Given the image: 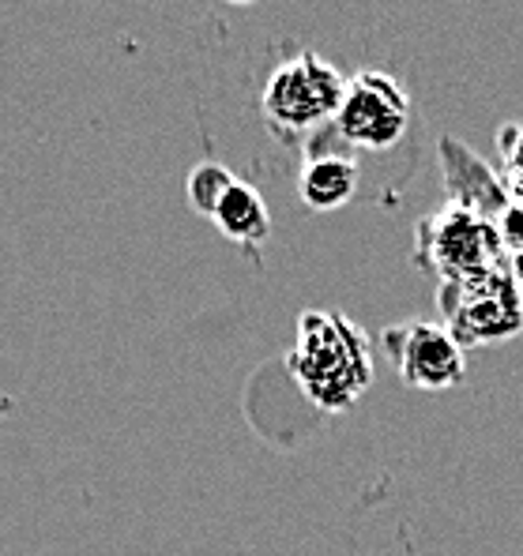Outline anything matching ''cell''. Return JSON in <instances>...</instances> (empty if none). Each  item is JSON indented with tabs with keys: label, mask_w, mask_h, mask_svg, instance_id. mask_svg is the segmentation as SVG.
<instances>
[{
	"label": "cell",
	"mask_w": 523,
	"mask_h": 556,
	"mask_svg": "<svg viewBox=\"0 0 523 556\" xmlns=\"http://www.w3.org/2000/svg\"><path fill=\"white\" fill-rule=\"evenodd\" d=\"M286 372L324 414H347L373 388V342L350 316L306 308L298 316Z\"/></svg>",
	"instance_id": "obj_1"
},
{
	"label": "cell",
	"mask_w": 523,
	"mask_h": 556,
	"mask_svg": "<svg viewBox=\"0 0 523 556\" xmlns=\"http://www.w3.org/2000/svg\"><path fill=\"white\" fill-rule=\"evenodd\" d=\"M437 305L452 339L468 346H497L523 331V308L516 293L512 264L486 267L478 275H463L437 286Z\"/></svg>",
	"instance_id": "obj_2"
},
{
	"label": "cell",
	"mask_w": 523,
	"mask_h": 556,
	"mask_svg": "<svg viewBox=\"0 0 523 556\" xmlns=\"http://www.w3.org/2000/svg\"><path fill=\"white\" fill-rule=\"evenodd\" d=\"M347 91V79L321 53H294L267 76L260 94V113L275 136H298L335 117Z\"/></svg>",
	"instance_id": "obj_3"
},
{
	"label": "cell",
	"mask_w": 523,
	"mask_h": 556,
	"mask_svg": "<svg viewBox=\"0 0 523 556\" xmlns=\"http://www.w3.org/2000/svg\"><path fill=\"white\" fill-rule=\"evenodd\" d=\"M414 249H419V264L437 278V286L463 275H478L509 260L494 218L478 215L463 203H445L422 218L419 233H414Z\"/></svg>",
	"instance_id": "obj_4"
},
{
	"label": "cell",
	"mask_w": 523,
	"mask_h": 556,
	"mask_svg": "<svg viewBox=\"0 0 523 556\" xmlns=\"http://www.w3.org/2000/svg\"><path fill=\"white\" fill-rule=\"evenodd\" d=\"M335 136L362 151H388L407 136L411 125V98L391 72L362 68L347 79L343 102L332 117Z\"/></svg>",
	"instance_id": "obj_5"
},
{
	"label": "cell",
	"mask_w": 523,
	"mask_h": 556,
	"mask_svg": "<svg viewBox=\"0 0 523 556\" xmlns=\"http://www.w3.org/2000/svg\"><path fill=\"white\" fill-rule=\"evenodd\" d=\"M381 346L407 388L448 391L468 380L463 346L452 339V331L445 324H433V320L391 324L381 331Z\"/></svg>",
	"instance_id": "obj_6"
},
{
	"label": "cell",
	"mask_w": 523,
	"mask_h": 556,
	"mask_svg": "<svg viewBox=\"0 0 523 556\" xmlns=\"http://www.w3.org/2000/svg\"><path fill=\"white\" fill-rule=\"evenodd\" d=\"M440 159H445L448 203H463L486 218H497L509 207V192H505L497 169H489V162H482L471 147H460L456 139H440Z\"/></svg>",
	"instance_id": "obj_7"
},
{
	"label": "cell",
	"mask_w": 523,
	"mask_h": 556,
	"mask_svg": "<svg viewBox=\"0 0 523 556\" xmlns=\"http://www.w3.org/2000/svg\"><path fill=\"white\" fill-rule=\"evenodd\" d=\"M358 192V162L350 154L309 151L298 174V195L313 211H339Z\"/></svg>",
	"instance_id": "obj_8"
},
{
	"label": "cell",
	"mask_w": 523,
	"mask_h": 556,
	"mask_svg": "<svg viewBox=\"0 0 523 556\" xmlns=\"http://www.w3.org/2000/svg\"><path fill=\"white\" fill-rule=\"evenodd\" d=\"M211 223H215V230L223 237H231L234 244L257 249L272 233V211H267L264 195L257 188L234 181L231 192L223 195V203L215 207V215H211Z\"/></svg>",
	"instance_id": "obj_9"
},
{
	"label": "cell",
	"mask_w": 523,
	"mask_h": 556,
	"mask_svg": "<svg viewBox=\"0 0 523 556\" xmlns=\"http://www.w3.org/2000/svg\"><path fill=\"white\" fill-rule=\"evenodd\" d=\"M234 181H238V177H234L231 169L223 166V162H200V166H192L189 181H185V192H189V207L211 218L219 203H223V195L231 192Z\"/></svg>",
	"instance_id": "obj_10"
},
{
	"label": "cell",
	"mask_w": 523,
	"mask_h": 556,
	"mask_svg": "<svg viewBox=\"0 0 523 556\" xmlns=\"http://www.w3.org/2000/svg\"><path fill=\"white\" fill-rule=\"evenodd\" d=\"M497 177L509 192V203L523 207V125H505L497 132Z\"/></svg>",
	"instance_id": "obj_11"
},
{
	"label": "cell",
	"mask_w": 523,
	"mask_h": 556,
	"mask_svg": "<svg viewBox=\"0 0 523 556\" xmlns=\"http://www.w3.org/2000/svg\"><path fill=\"white\" fill-rule=\"evenodd\" d=\"M494 226H497V237H501L505 256H520L523 252V207L520 203H509V207L494 218Z\"/></svg>",
	"instance_id": "obj_12"
},
{
	"label": "cell",
	"mask_w": 523,
	"mask_h": 556,
	"mask_svg": "<svg viewBox=\"0 0 523 556\" xmlns=\"http://www.w3.org/2000/svg\"><path fill=\"white\" fill-rule=\"evenodd\" d=\"M509 264H512V278H516L520 308H523V252H520V256H509Z\"/></svg>",
	"instance_id": "obj_13"
},
{
	"label": "cell",
	"mask_w": 523,
	"mask_h": 556,
	"mask_svg": "<svg viewBox=\"0 0 523 556\" xmlns=\"http://www.w3.org/2000/svg\"><path fill=\"white\" fill-rule=\"evenodd\" d=\"M231 4H252V0H231Z\"/></svg>",
	"instance_id": "obj_14"
}]
</instances>
